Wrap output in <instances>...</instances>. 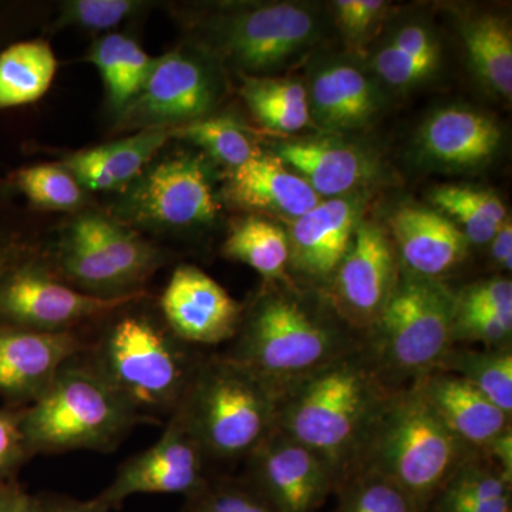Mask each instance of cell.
<instances>
[{"label":"cell","instance_id":"1","mask_svg":"<svg viewBox=\"0 0 512 512\" xmlns=\"http://www.w3.org/2000/svg\"><path fill=\"white\" fill-rule=\"evenodd\" d=\"M224 353L254 373L278 397L296 383L355 350L363 336L340 318L326 293H305L292 281H265L244 308Z\"/></svg>","mask_w":512,"mask_h":512},{"label":"cell","instance_id":"2","mask_svg":"<svg viewBox=\"0 0 512 512\" xmlns=\"http://www.w3.org/2000/svg\"><path fill=\"white\" fill-rule=\"evenodd\" d=\"M394 392L362 346L286 390L276 429L319 454L339 485L359 464Z\"/></svg>","mask_w":512,"mask_h":512},{"label":"cell","instance_id":"3","mask_svg":"<svg viewBox=\"0 0 512 512\" xmlns=\"http://www.w3.org/2000/svg\"><path fill=\"white\" fill-rule=\"evenodd\" d=\"M130 305L111 313L113 319L89 339L83 356L137 412L151 419L171 416L204 356L178 339L163 319L128 311Z\"/></svg>","mask_w":512,"mask_h":512},{"label":"cell","instance_id":"4","mask_svg":"<svg viewBox=\"0 0 512 512\" xmlns=\"http://www.w3.org/2000/svg\"><path fill=\"white\" fill-rule=\"evenodd\" d=\"M137 412L87 362L74 357L35 403L23 407V431L33 457L89 450L110 453L140 424Z\"/></svg>","mask_w":512,"mask_h":512},{"label":"cell","instance_id":"5","mask_svg":"<svg viewBox=\"0 0 512 512\" xmlns=\"http://www.w3.org/2000/svg\"><path fill=\"white\" fill-rule=\"evenodd\" d=\"M476 453L409 386L390 397L353 471L382 474L412 498L417 511L427 512L458 467Z\"/></svg>","mask_w":512,"mask_h":512},{"label":"cell","instance_id":"6","mask_svg":"<svg viewBox=\"0 0 512 512\" xmlns=\"http://www.w3.org/2000/svg\"><path fill=\"white\" fill-rule=\"evenodd\" d=\"M278 394L224 353L204 356L174 414L208 461L247 460L276 429Z\"/></svg>","mask_w":512,"mask_h":512},{"label":"cell","instance_id":"7","mask_svg":"<svg viewBox=\"0 0 512 512\" xmlns=\"http://www.w3.org/2000/svg\"><path fill=\"white\" fill-rule=\"evenodd\" d=\"M456 292L443 279L400 268L383 312L363 335V349L394 390L439 369L453 348Z\"/></svg>","mask_w":512,"mask_h":512},{"label":"cell","instance_id":"8","mask_svg":"<svg viewBox=\"0 0 512 512\" xmlns=\"http://www.w3.org/2000/svg\"><path fill=\"white\" fill-rule=\"evenodd\" d=\"M50 266L73 288L100 298L144 292L165 255L137 232L100 214H83L60 237Z\"/></svg>","mask_w":512,"mask_h":512},{"label":"cell","instance_id":"9","mask_svg":"<svg viewBox=\"0 0 512 512\" xmlns=\"http://www.w3.org/2000/svg\"><path fill=\"white\" fill-rule=\"evenodd\" d=\"M138 292L100 298L73 288L56 274L45 256L26 248L0 271V325L37 332H77L141 299Z\"/></svg>","mask_w":512,"mask_h":512},{"label":"cell","instance_id":"10","mask_svg":"<svg viewBox=\"0 0 512 512\" xmlns=\"http://www.w3.org/2000/svg\"><path fill=\"white\" fill-rule=\"evenodd\" d=\"M322 30V16L315 6L274 2L224 16L215 29V40L217 49L232 66L261 76L312 49Z\"/></svg>","mask_w":512,"mask_h":512},{"label":"cell","instance_id":"11","mask_svg":"<svg viewBox=\"0 0 512 512\" xmlns=\"http://www.w3.org/2000/svg\"><path fill=\"white\" fill-rule=\"evenodd\" d=\"M126 188L117 214L138 227H200L221 210L210 168L200 156L184 153L157 161Z\"/></svg>","mask_w":512,"mask_h":512},{"label":"cell","instance_id":"12","mask_svg":"<svg viewBox=\"0 0 512 512\" xmlns=\"http://www.w3.org/2000/svg\"><path fill=\"white\" fill-rule=\"evenodd\" d=\"M220 97L217 70L197 53L174 50L156 59L143 89L124 107L121 123L140 131L184 126L207 117Z\"/></svg>","mask_w":512,"mask_h":512},{"label":"cell","instance_id":"13","mask_svg":"<svg viewBox=\"0 0 512 512\" xmlns=\"http://www.w3.org/2000/svg\"><path fill=\"white\" fill-rule=\"evenodd\" d=\"M207 464L201 444L173 413L160 439L124 461L109 487L90 501L100 511L110 512L120 510L127 498L137 494L188 497L210 477Z\"/></svg>","mask_w":512,"mask_h":512},{"label":"cell","instance_id":"14","mask_svg":"<svg viewBox=\"0 0 512 512\" xmlns=\"http://www.w3.org/2000/svg\"><path fill=\"white\" fill-rule=\"evenodd\" d=\"M399 274L400 262L389 232L362 218L326 296L340 318L363 336L383 312Z\"/></svg>","mask_w":512,"mask_h":512},{"label":"cell","instance_id":"15","mask_svg":"<svg viewBox=\"0 0 512 512\" xmlns=\"http://www.w3.org/2000/svg\"><path fill=\"white\" fill-rule=\"evenodd\" d=\"M245 480L275 512H316L338 478L311 448L275 429L247 458Z\"/></svg>","mask_w":512,"mask_h":512},{"label":"cell","instance_id":"16","mask_svg":"<svg viewBox=\"0 0 512 512\" xmlns=\"http://www.w3.org/2000/svg\"><path fill=\"white\" fill-rule=\"evenodd\" d=\"M161 319L191 346H217L237 335L244 306L194 265L175 268L160 299Z\"/></svg>","mask_w":512,"mask_h":512},{"label":"cell","instance_id":"17","mask_svg":"<svg viewBox=\"0 0 512 512\" xmlns=\"http://www.w3.org/2000/svg\"><path fill=\"white\" fill-rule=\"evenodd\" d=\"M87 346L89 339L79 330L37 332L0 325V399L18 409L35 403Z\"/></svg>","mask_w":512,"mask_h":512},{"label":"cell","instance_id":"18","mask_svg":"<svg viewBox=\"0 0 512 512\" xmlns=\"http://www.w3.org/2000/svg\"><path fill=\"white\" fill-rule=\"evenodd\" d=\"M311 121L328 133L369 126L384 106L375 74L348 56L315 60L305 84Z\"/></svg>","mask_w":512,"mask_h":512},{"label":"cell","instance_id":"19","mask_svg":"<svg viewBox=\"0 0 512 512\" xmlns=\"http://www.w3.org/2000/svg\"><path fill=\"white\" fill-rule=\"evenodd\" d=\"M362 218L359 194L320 201L292 221L286 231L291 249L289 269L306 285L326 293Z\"/></svg>","mask_w":512,"mask_h":512},{"label":"cell","instance_id":"20","mask_svg":"<svg viewBox=\"0 0 512 512\" xmlns=\"http://www.w3.org/2000/svg\"><path fill=\"white\" fill-rule=\"evenodd\" d=\"M503 144L493 117L473 107H441L421 123L414 138L424 164L444 171H474L490 164Z\"/></svg>","mask_w":512,"mask_h":512},{"label":"cell","instance_id":"21","mask_svg":"<svg viewBox=\"0 0 512 512\" xmlns=\"http://www.w3.org/2000/svg\"><path fill=\"white\" fill-rule=\"evenodd\" d=\"M272 154L301 175L320 200L359 194L383 175L376 154L336 137L282 141Z\"/></svg>","mask_w":512,"mask_h":512},{"label":"cell","instance_id":"22","mask_svg":"<svg viewBox=\"0 0 512 512\" xmlns=\"http://www.w3.org/2000/svg\"><path fill=\"white\" fill-rule=\"evenodd\" d=\"M400 268L424 278L441 279L470 255L468 239L434 208L403 204L389 220Z\"/></svg>","mask_w":512,"mask_h":512},{"label":"cell","instance_id":"23","mask_svg":"<svg viewBox=\"0 0 512 512\" xmlns=\"http://www.w3.org/2000/svg\"><path fill=\"white\" fill-rule=\"evenodd\" d=\"M225 195L232 204L295 221L319 204L311 185L274 154H258L229 170Z\"/></svg>","mask_w":512,"mask_h":512},{"label":"cell","instance_id":"24","mask_svg":"<svg viewBox=\"0 0 512 512\" xmlns=\"http://www.w3.org/2000/svg\"><path fill=\"white\" fill-rule=\"evenodd\" d=\"M410 386L419 390L448 429L473 450L483 451L512 429V416L453 373L436 370Z\"/></svg>","mask_w":512,"mask_h":512},{"label":"cell","instance_id":"25","mask_svg":"<svg viewBox=\"0 0 512 512\" xmlns=\"http://www.w3.org/2000/svg\"><path fill=\"white\" fill-rule=\"evenodd\" d=\"M171 138V128L138 131L123 140L74 153L64 167L87 190H116L133 183Z\"/></svg>","mask_w":512,"mask_h":512},{"label":"cell","instance_id":"26","mask_svg":"<svg viewBox=\"0 0 512 512\" xmlns=\"http://www.w3.org/2000/svg\"><path fill=\"white\" fill-rule=\"evenodd\" d=\"M441 46L436 30L424 20H409L390 30L370 59V72L390 89H416L437 73Z\"/></svg>","mask_w":512,"mask_h":512},{"label":"cell","instance_id":"27","mask_svg":"<svg viewBox=\"0 0 512 512\" xmlns=\"http://www.w3.org/2000/svg\"><path fill=\"white\" fill-rule=\"evenodd\" d=\"M471 69L485 89L510 100L512 96V30L505 16L471 13L460 22Z\"/></svg>","mask_w":512,"mask_h":512},{"label":"cell","instance_id":"28","mask_svg":"<svg viewBox=\"0 0 512 512\" xmlns=\"http://www.w3.org/2000/svg\"><path fill=\"white\" fill-rule=\"evenodd\" d=\"M56 70L55 53L45 40H23L0 50V110L42 99Z\"/></svg>","mask_w":512,"mask_h":512},{"label":"cell","instance_id":"29","mask_svg":"<svg viewBox=\"0 0 512 512\" xmlns=\"http://www.w3.org/2000/svg\"><path fill=\"white\" fill-rule=\"evenodd\" d=\"M222 255L248 265L265 281L289 279L288 232L265 218L247 217L238 221L222 244Z\"/></svg>","mask_w":512,"mask_h":512},{"label":"cell","instance_id":"30","mask_svg":"<svg viewBox=\"0 0 512 512\" xmlns=\"http://www.w3.org/2000/svg\"><path fill=\"white\" fill-rule=\"evenodd\" d=\"M87 59L99 70L110 103L120 110L140 93L156 63L136 40L121 33L97 40Z\"/></svg>","mask_w":512,"mask_h":512},{"label":"cell","instance_id":"31","mask_svg":"<svg viewBox=\"0 0 512 512\" xmlns=\"http://www.w3.org/2000/svg\"><path fill=\"white\" fill-rule=\"evenodd\" d=\"M241 96L255 119L275 133H298L311 123L308 94L301 80L247 76Z\"/></svg>","mask_w":512,"mask_h":512},{"label":"cell","instance_id":"32","mask_svg":"<svg viewBox=\"0 0 512 512\" xmlns=\"http://www.w3.org/2000/svg\"><path fill=\"white\" fill-rule=\"evenodd\" d=\"M434 210L453 222L471 247L488 245L507 220V208L493 191L467 185H439L430 192Z\"/></svg>","mask_w":512,"mask_h":512},{"label":"cell","instance_id":"33","mask_svg":"<svg viewBox=\"0 0 512 512\" xmlns=\"http://www.w3.org/2000/svg\"><path fill=\"white\" fill-rule=\"evenodd\" d=\"M437 370L466 380L512 416V348L476 350L453 346Z\"/></svg>","mask_w":512,"mask_h":512},{"label":"cell","instance_id":"34","mask_svg":"<svg viewBox=\"0 0 512 512\" xmlns=\"http://www.w3.org/2000/svg\"><path fill=\"white\" fill-rule=\"evenodd\" d=\"M171 134L173 138L190 141L200 147L212 160L224 164L229 170L261 154L245 127L232 117L207 116L171 128Z\"/></svg>","mask_w":512,"mask_h":512},{"label":"cell","instance_id":"35","mask_svg":"<svg viewBox=\"0 0 512 512\" xmlns=\"http://www.w3.org/2000/svg\"><path fill=\"white\" fill-rule=\"evenodd\" d=\"M335 493L339 494L335 512H419L399 485L367 468L349 474Z\"/></svg>","mask_w":512,"mask_h":512},{"label":"cell","instance_id":"36","mask_svg":"<svg viewBox=\"0 0 512 512\" xmlns=\"http://www.w3.org/2000/svg\"><path fill=\"white\" fill-rule=\"evenodd\" d=\"M511 483V477H508L490 458L477 451L466 463L458 467L434 501L484 503L500 500L511 497Z\"/></svg>","mask_w":512,"mask_h":512},{"label":"cell","instance_id":"37","mask_svg":"<svg viewBox=\"0 0 512 512\" xmlns=\"http://www.w3.org/2000/svg\"><path fill=\"white\" fill-rule=\"evenodd\" d=\"M12 180L15 187L40 208L70 211L84 201L82 185L64 165L37 164L20 168Z\"/></svg>","mask_w":512,"mask_h":512},{"label":"cell","instance_id":"38","mask_svg":"<svg viewBox=\"0 0 512 512\" xmlns=\"http://www.w3.org/2000/svg\"><path fill=\"white\" fill-rule=\"evenodd\" d=\"M181 512H275L242 478L208 477L200 490L185 497Z\"/></svg>","mask_w":512,"mask_h":512},{"label":"cell","instance_id":"39","mask_svg":"<svg viewBox=\"0 0 512 512\" xmlns=\"http://www.w3.org/2000/svg\"><path fill=\"white\" fill-rule=\"evenodd\" d=\"M512 312H456L453 343H481L485 349L511 348Z\"/></svg>","mask_w":512,"mask_h":512},{"label":"cell","instance_id":"40","mask_svg":"<svg viewBox=\"0 0 512 512\" xmlns=\"http://www.w3.org/2000/svg\"><path fill=\"white\" fill-rule=\"evenodd\" d=\"M141 6L143 3L133 0H72L63 3L59 23L90 30H109L133 16Z\"/></svg>","mask_w":512,"mask_h":512},{"label":"cell","instance_id":"41","mask_svg":"<svg viewBox=\"0 0 512 512\" xmlns=\"http://www.w3.org/2000/svg\"><path fill=\"white\" fill-rule=\"evenodd\" d=\"M333 9L342 35L360 49L382 29L389 3L383 0H338L333 2Z\"/></svg>","mask_w":512,"mask_h":512},{"label":"cell","instance_id":"42","mask_svg":"<svg viewBox=\"0 0 512 512\" xmlns=\"http://www.w3.org/2000/svg\"><path fill=\"white\" fill-rule=\"evenodd\" d=\"M22 421L23 407L0 409V480L18 478L19 471L33 458Z\"/></svg>","mask_w":512,"mask_h":512},{"label":"cell","instance_id":"43","mask_svg":"<svg viewBox=\"0 0 512 512\" xmlns=\"http://www.w3.org/2000/svg\"><path fill=\"white\" fill-rule=\"evenodd\" d=\"M457 312H512V282L507 276H493L456 292Z\"/></svg>","mask_w":512,"mask_h":512},{"label":"cell","instance_id":"44","mask_svg":"<svg viewBox=\"0 0 512 512\" xmlns=\"http://www.w3.org/2000/svg\"><path fill=\"white\" fill-rule=\"evenodd\" d=\"M35 512H103L92 501H80L70 495L43 491L33 495Z\"/></svg>","mask_w":512,"mask_h":512},{"label":"cell","instance_id":"45","mask_svg":"<svg viewBox=\"0 0 512 512\" xmlns=\"http://www.w3.org/2000/svg\"><path fill=\"white\" fill-rule=\"evenodd\" d=\"M0 512H35L33 495L25 490L18 478L0 480Z\"/></svg>","mask_w":512,"mask_h":512},{"label":"cell","instance_id":"46","mask_svg":"<svg viewBox=\"0 0 512 512\" xmlns=\"http://www.w3.org/2000/svg\"><path fill=\"white\" fill-rule=\"evenodd\" d=\"M490 255L495 266L503 271L511 272L512 269V224L510 217L501 224L497 234L491 239Z\"/></svg>","mask_w":512,"mask_h":512},{"label":"cell","instance_id":"47","mask_svg":"<svg viewBox=\"0 0 512 512\" xmlns=\"http://www.w3.org/2000/svg\"><path fill=\"white\" fill-rule=\"evenodd\" d=\"M427 512H512L511 497L484 503H441L434 501Z\"/></svg>","mask_w":512,"mask_h":512},{"label":"cell","instance_id":"48","mask_svg":"<svg viewBox=\"0 0 512 512\" xmlns=\"http://www.w3.org/2000/svg\"><path fill=\"white\" fill-rule=\"evenodd\" d=\"M480 453L490 458L508 477L512 478V429L505 431Z\"/></svg>","mask_w":512,"mask_h":512},{"label":"cell","instance_id":"49","mask_svg":"<svg viewBox=\"0 0 512 512\" xmlns=\"http://www.w3.org/2000/svg\"><path fill=\"white\" fill-rule=\"evenodd\" d=\"M20 244H22V241H20L19 235L0 228V269L15 255V252L20 248Z\"/></svg>","mask_w":512,"mask_h":512}]
</instances>
